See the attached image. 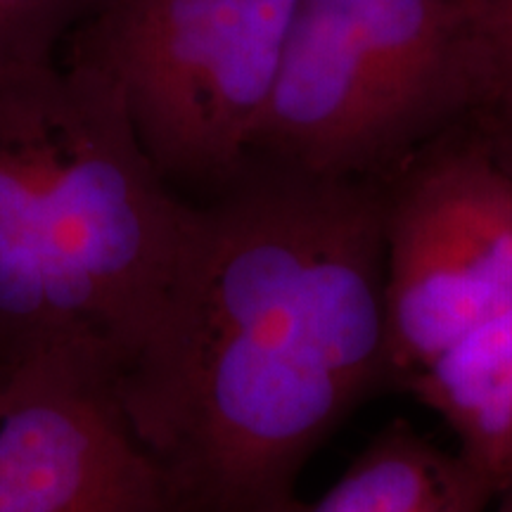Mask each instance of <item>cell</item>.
<instances>
[{"instance_id":"cell-3","label":"cell","mask_w":512,"mask_h":512,"mask_svg":"<svg viewBox=\"0 0 512 512\" xmlns=\"http://www.w3.org/2000/svg\"><path fill=\"white\" fill-rule=\"evenodd\" d=\"M484 64L467 0H297L252 159L384 178L472 124Z\"/></svg>"},{"instance_id":"cell-5","label":"cell","mask_w":512,"mask_h":512,"mask_svg":"<svg viewBox=\"0 0 512 512\" xmlns=\"http://www.w3.org/2000/svg\"><path fill=\"white\" fill-rule=\"evenodd\" d=\"M392 387L512 306V174L475 124L382 178Z\"/></svg>"},{"instance_id":"cell-2","label":"cell","mask_w":512,"mask_h":512,"mask_svg":"<svg viewBox=\"0 0 512 512\" xmlns=\"http://www.w3.org/2000/svg\"><path fill=\"white\" fill-rule=\"evenodd\" d=\"M200 226L100 69L0 74V375L69 361L117 389L174 304Z\"/></svg>"},{"instance_id":"cell-10","label":"cell","mask_w":512,"mask_h":512,"mask_svg":"<svg viewBox=\"0 0 512 512\" xmlns=\"http://www.w3.org/2000/svg\"><path fill=\"white\" fill-rule=\"evenodd\" d=\"M484 64L475 124L489 143L512 138V0H467Z\"/></svg>"},{"instance_id":"cell-6","label":"cell","mask_w":512,"mask_h":512,"mask_svg":"<svg viewBox=\"0 0 512 512\" xmlns=\"http://www.w3.org/2000/svg\"><path fill=\"white\" fill-rule=\"evenodd\" d=\"M0 512H176L114 384L76 363L12 382L0 411Z\"/></svg>"},{"instance_id":"cell-7","label":"cell","mask_w":512,"mask_h":512,"mask_svg":"<svg viewBox=\"0 0 512 512\" xmlns=\"http://www.w3.org/2000/svg\"><path fill=\"white\" fill-rule=\"evenodd\" d=\"M456 437L486 489L512 491V306L465 332L399 384Z\"/></svg>"},{"instance_id":"cell-14","label":"cell","mask_w":512,"mask_h":512,"mask_svg":"<svg viewBox=\"0 0 512 512\" xmlns=\"http://www.w3.org/2000/svg\"><path fill=\"white\" fill-rule=\"evenodd\" d=\"M10 387L12 384L5 380L3 375H0V411H3V406H5V401H8V394H10Z\"/></svg>"},{"instance_id":"cell-1","label":"cell","mask_w":512,"mask_h":512,"mask_svg":"<svg viewBox=\"0 0 512 512\" xmlns=\"http://www.w3.org/2000/svg\"><path fill=\"white\" fill-rule=\"evenodd\" d=\"M200 204L176 299L119 387L176 512H268L389 382L382 178L249 159Z\"/></svg>"},{"instance_id":"cell-11","label":"cell","mask_w":512,"mask_h":512,"mask_svg":"<svg viewBox=\"0 0 512 512\" xmlns=\"http://www.w3.org/2000/svg\"><path fill=\"white\" fill-rule=\"evenodd\" d=\"M491 503H496L494 494L486 489L482 479H477L463 465L456 482L448 486L439 501L430 505L425 512H486L491 508Z\"/></svg>"},{"instance_id":"cell-13","label":"cell","mask_w":512,"mask_h":512,"mask_svg":"<svg viewBox=\"0 0 512 512\" xmlns=\"http://www.w3.org/2000/svg\"><path fill=\"white\" fill-rule=\"evenodd\" d=\"M496 501H498L496 512H512V491H508V494H503L501 498H496Z\"/></svg>"},{"instance_id":"cell-9","label":"cell","mask_w":512,"mask_h":512,"mask_svg":"<svg viewBox=\"0 0 512 512\" xmlns=\"http://www.w3.org/2000/svg\"><path fill=\"white\" fill-rule=\"evenodd\" d=\"M98 0H0V74L60 60Z\"/></svg>"},{"instance_id":"cell-8","label":"cell","mask_w":512,"mask_h":512,"mask_svg":"<svg viewBox=\"0 0 512 512\" xmlns=\"http://www.w3.org/2000/svg\"><path fill=\"white\" fill-rule=\"evenodd\" d=\"M463 470L456 451H446L394 420L370 439L354 463L316 501L299 496L268 512H425Z\"/></svg>"},{"instance_id":"cell-12","label":"cell","mask_w":512,"mask_h":512,"mask_svg":"<svg viewBox=\"0 0 512 512\" xmlns=\"http://www.w3.org/2000/svg\"><path fill=\"white\" fill-rule=\"evenodd\" d=\"M489 145H491V150H494L498 162H501L505 169L512 174V138L498 140V143H489Z\"/></svg>"},{"instance_id":"cell-4","label":"cell","mask_w":512,"mask_h":512,"mask_svg":"<svg viewBox=\"0 0 512 512\" xmlns=\"http://www.w3.org/2000/svg\"><path fill=\"white\" fill-rule=\"evenodd\" d=\"M294 10L297 0H98L67 57L119 88L155 169L204 202L252 159Z\"/></svg>"}]
</instances>
